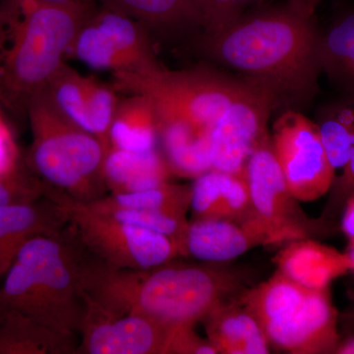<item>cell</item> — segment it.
Wrapping results in <instances>:
<instances>
[{"label": "cell", "mask_w": 354, "mask_h": 354, "mask_svg": "<svg viewBox=\"0 0 354 354\" xmlns=\"http://www.w3.org/2000/svg\"><path fill=\"white\" fill-rule=\"evenodd\" d=\"M321 30L315 14L272 2L241 16L200 48L266 93L276 111H301L319 92Z\"/></svg>", "instance_id": "6da1fadb"}, {"label": "cell", "mask_w": 354, "mask_h": 354, "mask_svg": "<svg viewBox=\"0 0 354 354\" xmlns=\"http://www.w3.org/2000/svg\"><path fill=\"white\" fill-rule=\"evenodd\" d=\"M116 91L144 95L157 118H177L211 133L216 164L241 165L269 135L271 97L239 77L208 68L113 74Z\"/></svg>", "instance_id": "7a4b0ae2"}, {"label": "cell", "mask_w": 354, "mask_h": 354, "mask_svg": "<svg viewBox=\"0 0 354 354\" xmlns=\"http://www.w3.org/2000/svg\"><path fill=\"white\" fill-rule=\"evenodd\" d=\"M169 264L116 269L88 256L82 268L84 297L113 313L147 317L174 330L194 327L239 288L234 272Z\"/></svg>", "instance_id": "3957f363"}, {"label": "cell", "mask_w": 354, "mask_h": 354, "mask_svg": "<svg viewBox=\"0 0 354 354\" xmlns=\"http://www.w3.org/2000/svg\"><path fill=\"white\" fill-rule=\"evenodd\" d=\"M95 6L1 0L0 104L15 118H27L32 97L64 64Z\"/></svg>", "instance_id": "277c9868"}, {"label": "cell", "mask_w": 354, "mask_h": 354, "mask_svg": "<svg viewBox=\"0 0 354 354\" xmlns=\"http://www.w3.org/2000/svg\"><path fill=\"white\" fill-rule=\"evenodd\" d=\"M62 232L26 242L0 283V304L75 339L85 312L82 249Z\"/></svg>", "instance_id": "5b68a950"}, {"label": "cell", "mask_w": 354, "mask_h": 354, "mask_svg": "<svg viewBox=\"0 0 354 354\" xmlns=\"http://www.w3.org/2000/svg\"><path fill=\"white\" fill-rule=\"evenodd\" d=\"M27 118L32 144L25 160L32 174L46 187L79 201L101 198L109 153L102 142L70 120L55 106L46 88L32 97Z\"/></svg>", "instance_id": "8992f818"}, {"label": "cell", "mask_w": 354, "mask_h": 354, "mask_svg": "<svg viewBox=\"0 0 354 354\" xmlns=\"http://www.w3.org/2000/svg\"><path fill=\"white\" fill-rule=\"evenodd\" d=\"M46 196L62 212L72 235L95 258L116 269L148 270L169 264L179 255L167 235L104 215L62 191Z\"/></svg>", "instance_id": "52a82bcc"}, {"label": "cell", "mask_w": 354, "mask_h": 354, "mask_svg": "<svg viewBox=\"0 0 354 354\" xmlns=\"http://www.w3.org/2000/svg\"><path fill=\"white\" fill-rule=\"evenodd\" d=\"M91 68L143 74L162 68L141 23L102 6L84 21L69 53Z\"/></svg>", "instance_id": "ba28073f"}, {"label": "cell", "mask_w": 354, "mask_h": 354, "mask_svg": "<svg viewBox=\"0 0 354 354\" xmlns=\"http://www.w3.org/2000/svg\"><path fill=\"white\" fill-rule=\"evenodd\" d=\"M250 191L254 218L269 244L308 239L317 230L293 197L272 149L271 137L264 140L244 167Z\"/></svg>", "instance_id": "9c48e42d"}, {"label": "cell", "mask_w": 354, "mask_h": 354, "mask_svg": "<svg viewBox=\"0 0 354 354\" xmlns=\"http://www.w3.org/2000/svg\"><path fill=\"white\" fill-rule=\"evenodd\" d=\"M272 149L291 194L312 202L329 192L335 169L324 148L315 121L301 111H281L272 124Z\"/></svg>", "instance_id": "30bf717a"}, {"label": "cell", "mask_w": 354, "mask_h": 354, "mask_svg": "<svg viewBox=\"0 0 354 354\" xmlns=\"http://www.w3.org/2000/svg\"><path fill=\"white\" fill-rule=\"evenodd\" d=\"M78 353L165 354L172 330L152 319L115 314L84 297Z\"/></svg>", "instance_id": "8fae6325"}, {"label": "cell", "mask_w": 354, "mask_h": 354, "mask_svg": "<svg viewBox=\"0 0 354 354\" xmlns=\"http://www.w3.org/2000/svg\"><path fill=\"white\" fill-rule=\"evenodd\" d=\"M262 329L270 344L290 353H335L339 344L337 312L328 288L310 290L299 306Z\"/></svg>", "instance_id": "7c38bea8"}, {"label": "cell", "mask_w": 354, "mask_h": 354, "mask_svg": "<svg viewBox=\"0 0 354 354\" xmlns=\"http://www.w3.org/2000/svg\"><path fill=\"white\" fill-rule=\"evenodd\" d=\"M46 88L55 106L79 127L97 137L109 152V129L118 102L115 88L95 77L81 75L64 62Z\"/></svg>", "instance_id": "4fadbf2b"}, {"label": "cell", "mask_w": 354, "mask_h": 354, "mask_svg": "<svg viewBox=\"0 0 354 354\" xmlns=\"http://www.w3.org/2000/svg\"><path fill=\"white\" fill-rule=\"evenodd\" d=\"M66 220L51 200L0 207V283L23 245L43 234L62 232Z\"/></svg>", "instance_id": "5bb4252c"}, {"label": "cell", "mask_w": 354, "mask_h": 354, "mask_svg": "<svg viewBox=\"0 0 354 354\" xmlns=\"http://www.w3.org/2000/svg\"><path fill=\"white\" fill-rule=\"evenodd\" d=\"M258 245H267L264 235L249 223L225 218L194 220L188 225L184 250L205 262H227Z\"/></svg>", "instance_id": "9a60e30c"}, {"label": "cell", "mask_w": 354, "mask_h": 354, "mask_svg": "<svg viewBox=\"0 0 354 354\" xmlns=\"http://www.w3.org/2000/svg\"><path fill=\"white\" fill-rule=\"evenodd\" d=\"M190 207L194 220H245L252 204L244 171L230 174L212 169L198 176L191 187Z\"/></svg>", "instance_id": "2e32d148"}, {"label": "cell", "mask_w": 354, "mask_h": 354, "mask_svg": "<svg viewBox=\"0 0 354 354\" xmlns=\"http://www.w3.org/2000/svg\"><path fill=\"white\" fill-rule=\"evenodd\" d=\"M276 263L279 271L310 290H326L334 279L354 271L348 254L310 239L291 241Z\"/></svg>", "instance_id": "e0dca14e"}, {"label": "cell", "mask_w": 354, "mask_h": 354, "mask_svg": "<svg viewBox=\"0 0 354 354\" xmlns=\"http://www.w3.org/2000/svg\"><path fill=\"white\" fill-rule=\"evenodd\" d=\"M156 122L172 174L197 178L213 169L211 133L177 118H156Z\"/></svg>", "instance_id": "ac0fdd59"}, {"label": "cell", "mask_w": 354, "mask_h": 354, "mask_svg": "<svg viewBox=\"0 0 354 354\" xmlns=\"http://www.w3.org/2000/svg\"><path fill=\"white\" fill-rule=\"evenodd\" d=\"M209 342L223 354L270 353V342L255 317L235 304H223L204 319Z\"/></svg>", "instance_id": "d6986e66"}, {"label": "cell", "mask_w": 354, "mask_h": 354, "mask_svg": "<svg viewBox=\"0 0 354 354\" xmlns=\"http://www.w3.org/2000/svg\"><path fill=\"white\" fill-rule=\"evenodd\" d=\"M171 174L157 149L133 152L111 148L104 164V183L114 194L157 187L167 183Z\"/></svg>", "instance_id": "ffe728a7"}, {"label": "cell", "mask_w": 354, "mask_h": 354, "mask_svg": "<svg viewBox=\"0 0 354 354\" xmlns=\"http://www.w3.org/2000/svg\"><path fill=\"white\" fill-rule=\"evenodd\" d=\"M65 353H78L75 339L0 304V354Z\"/></svg>", "instance_id": "44dd1931"}, {"label": "cell", "mask_w": 354, "mask_h": 354, "mask_svg": "<svg viewBox=\"0 0 354 354\" xmlns=\"http://www.w3.org/2000/svg\"><path fill=\"white\" fill-rule=\"evenodd\" d=\"M111 148L144 152L156 149L158 129L155 111L146 97L129 94L118 101L109 129Z\"/></svg>", "instance_id": "7402d4cb"}, {"label": "cell", "mask_w": 354, "mask_h": 354, "mask_svg": "<svg viewBox=\"0 0 354 354\" xmlns=\"http://www.w3.org/2000/svg\"><path fill=\"white\" fill-rule=\"evenodd\" d=\"M141 23L148 31L176 32L200 29L192 0H97Z\"/></svg>", "instance_id": "603a6c76"}, {"label": "cell", "mask_w": 354, "mask_h": 354, "mask_svg": "<svg viewBox=\"0 0 354 354\" xmlns=\"http://www.w3.org/2000/svg\"><path fill=\"white\" fill-rule=\"evenodd\" d=\"M320 62L322 73L344 94L354 95V8L321 31Z\"/></svg>", "instance_id": "cb8c5ba5"}, {"label": "cell", "mask_w": 354, "mask_h": 354, "mask_svg": "<svg viewBox=\"0 0 354 354\" xmlns=\"http://www.w3.org/2000/svg\"><path fill=\"white\" fill-rule=\"evenodd\" d=\"M315 123L330 165L344 169L354 151V95L323 106Z\"/></svg>", "instance_id": "d4e9b609"}, {"label": "cell", "mask_w": 354, "mask_h": 354, "mask_svg": "<svg viewBox=\"0 0 354 354\" xmlns=\"http://www.w3.org/2000/svg\"><path fill=\"white\" fill-rule=\"evenodd\" d=\"M309 291L310 288L278 271L269 281L243 295L241 302L262 327L292 312Z\"/></svg>", "instance_id": "484cf974"}, {"label": "cell", "mask_w": 354, "mask_h": 354, "mask_svg": "<svg viewBox=\"0 0 354 354\" xmlns=\"http://www.w3.org/2000/svg\"><path fill=\"white\" fill-rule=\"evenodd\" d=\"M94 201L118 208L157 212L186 218V212L191 203V187L165 183L151 189L113 193Z\"/></svg>", "instance_id": "4316f807"}, {"label": "cell", "mask_w": 354, "mask_h": 354, "mask_svg": "<svg viewBox=\"0 0 354 354\" xmlns=\"http://www.w3.org/2000/svg\"><path fill=\"white\" fill-rule=\"evenodd\" d=\"M86 203H88V206L95 211L111 216L114 220L149 228L167 235L178 247L179 252L185 255L184 243H185L186 232L189 225L186 218L157 213V212L118 208V207L108 206L97 201Z\"/></svg>", "instance_id": "83f0119b"}, {"label": "cell", "mask_w": 354, "mask_h": 354, "mask_svg": "<svg viewBox=\"0 0 354 354\" xmlns=\"http://www.w3.org/2000/svg\"><path fill=\"white\" fill-rule=\"evenodd\" d=\"M279 0H192L205 36H215L257 7Z\"/></svg>", "instance_id": "f1b7e54d"}, {"label": "cell", "mask_w": 354, "mask_h": 354, "mask_svg": "<svg viewBox=\"0 0 354 354\" xmlns=\"http://www.w3.org/2000/svg\"><path fill=\"white\" fill-rule=\"evenodd\" d=\"M46 186L27 164L9 174H0V207L31 203L46 196Z\"/></svg>", "instance_id": "f546056e"}, {"label": "cell", "mask_w": 354, "mask_h": 354, "mask_svg": "<svg viewBox=\"0 0 354 354\" xmlns=\"http://www.w3.org/2000/svg\"><path fill=\"white\" fill-rule=\"evenodd\" d=\"M218 354L209 339L195 334L193 326L171 330L165 354Z\"/></svg>", "instance_id": "4dcf8cb0"}, {"label": "cell", "mask_w": 354, "mask_h": 354, "mask_svg": "<svg viewBox=\"0 0 354 354\" xmlns=\"http://www.w3.org/2000/svg\"><path fill=\"white\" fill-rule=\"evenodd\" d=\"M24 164L25 156L21 155L10 128L0 121V174H9Z\"/></svg>", "instance_id": "1f68e13d"}, {"label": "cell", "mask_w": 354, "mask_h": 354, "mask_svg": "<svg viewBox=\"0 0 354 354\" xmlns=\"http://www.w3.org/2000/svg\"><path fill=\"white\" fill-rule=\"evenodd\" d=\"M342 230L349 239L354 237V190L346 204V212L342 223Z\"/></svg>", "instance_id": "d6a6232c"}, {"label": "cell", "mask_w": 354, "mask_h": 354, "mask_svg": "<svg viewBox=\"0 0 354 354\" xmlns=\"http://www.w3.org/2000/svg\"><path fill=\"white\" fill-rule=\"evenodd\" d=\"M288 4L310 14H315L321 0H283Z\"/></svg>", "instance_id": "836d02e7"}, {"label": "cell", "mask_w": 354, "mask_h": 354, "mask_svg": "<svg viewBox=\"0 0 354 354\" xmlns=\"http://www.w3.org/2000/svg\"><path fill=\"white\" fill-rule=\"evenodd\" d=\"M342 179H344V183L346 185H353L354 184V151L348 164L344 169Z\"/></svg>", "instance_id": "e575fe53"}, {"label": "cell", "mask_w": 354, "mask_h": 354, "mask_svg": "<svg viewBox=\"0 0 354 354\" xmlns=\"http://www.w3.org/2000/svg\"><path fill=\"white\" fill-rule=\"evenodd\" d=\"M335 353L354 354V337L344 344H339Z\"/></svg>", "instance_id": "d590c367"}, {"label": "cell", "mask_w": 354, "mask_h": 354, "mask_svg": "<svg viewBox=\"0 0 354 354\" xmlns=\"http://www.w3.org/2000/svg\"><path fill=\"white\" fill-rule=\"evenodd\" d=\"M39 1L57 4H90L97 2V0H39Z\"/></svg>", "instance_id": "8d00e7d4"}, {"label": "cell", "mask_w": 354, "mask_h": 354, "mask_svg": "<svg viewBox=\"0 0 354 354\" xmlns=\"http://www.w3.org/2000/svg\"><path fill=\"white\" fill-rule=\"evenodd\" d=\"M351 258V261H353L354 266V237L353 239H349V246L348 252H346Z\"/></svg>", "instance_id": "74e56055"}, {"label": "cell", "mask_w": 354, "mask_h": 354, "mask_svg": "<svg viewBox=\"0 0 354 354\" xmlns=\"http://www.w3.org/2000/svg\"><path fill=\"white\" fill-rule=\"evenodd\" d=\"M2 120H2L1 115H0V121H2Z\"/></svg>", "instance_id": "f35d334b"}]
</instances>
